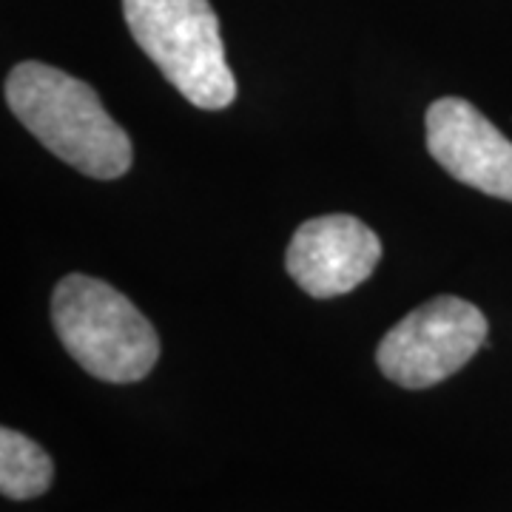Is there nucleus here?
<instances>
[{"label":"nucleus","mask_w":512,"mask_h":512,"mask_svg":"<svg viewBox=\"0 0 512 512\" xmlns=\"http://www.w3.org/2000/svg\"><path fill=\"white\" fill-rule=\"evenodd\" d=\"M6 103L23 126L63 163L94 180L123 177L134 151L89 83L26 60L6 77Z\"/></svg>","instance_id":"nucleus-1"},{"label":"nucleus","mask_w":512,"mask_h":512,"mask_svg":"<svg viewBox=\"0 0 512 512\" xmlns=\"http://www.w3.org/2000/svg\"><path fill=\"white\" fill-rule=\"evenodd\" d=\"M52 325L74 362L100 382H140L160 359L154 325L128 296L94 276L69 274L57 282Z\"/></svg>","instance_id":"nucleus-2"},{"label":"nucleus","mask_w":512,"mask_h":512,"mask_svg":"<svg viewBox=\"0 0 512 512\" xmlns=\"http://www.w3.org/2000/svg\"><path fill=\"white\" fill-rule=\"evenodd\" d=\"M123 15L137 46L191 106L220 111L234 103L237 80L208 0H123Z\"/></svg>","instance_id":"nucleus-3"},{"label":"nucleus","mask_w":512,"mask_h":512,"mask_svg":"<svg viewBox=\"0 0 512 512\" xmlns=\"http://www.w3.org/2000/svg\"><path fill=\"white\" fill-rule=\"evenodd\" d=\"M487 339V316L458 296H436L384 333L376 365L404 390H427L467 365Z\"/></svg>","instance_id":"nucleus-4"},{"label":"nucleus","mask_w":512,"mask_h":512,"mask_svg":"<svg viewBox=\"0 0 512 512\" xmlns=\"http://www.w3.org/2000/svg\"><path fill=\"white\" fill-rule=\"evenodd\" d=\"M382 242L376 231L350 214L302 222L293 234L285 268L313 299H333L359 288L376 271Z\"/></svg>","instance_id":"nucleus-5"},{"label":"nucleus","mask_w":512,"mask_h":512,"mask_svg":"<svg viewBox=\"0 0 512 512\" xmlns=\"http://www.w3.org/2000/svg\"><path fill=\"white\" fill-rule=\"evenodd\" d=\"M427 151L436 163L481 194L512 202V143L461 97H441L427 109Z\"/></svg>","instance_id":"nucleus-6"},{"label":"nucleus","mask_w":512,"mask_h":512,"mask_svg":"<svg viewBox=\"0 0 512 512\" xmlns=\"http://www.w3.org/2000/svg\"><path fill=\"white\" fill-rule=\"evenodd\" d=\"M52 456L12 427L0 430V493L12 501H29L52 487Z\"/></svg>","instance_id":"nucleus-7"}]
</instances>
